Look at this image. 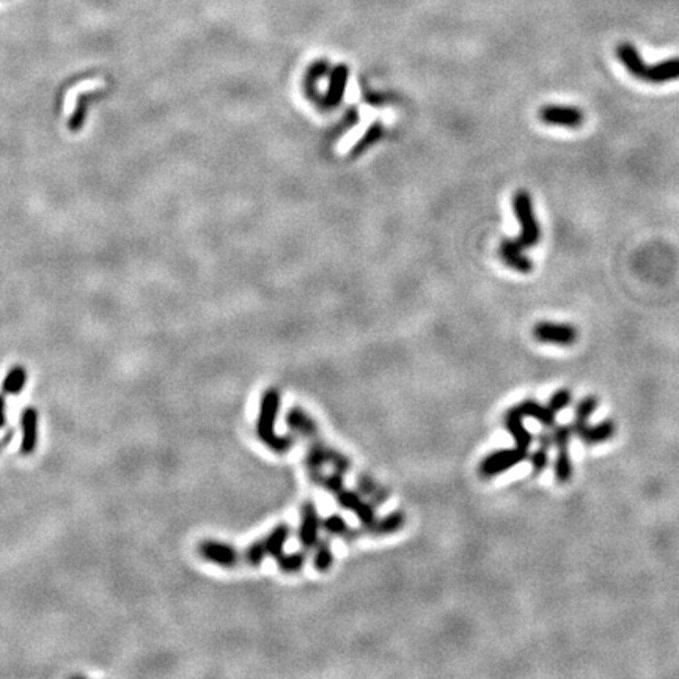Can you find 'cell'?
Returning <instances> with one entry per match:
<instances>
[{
    "instance_id": "19",
    "label": "cell",
    "mask_w": 679,
    "mask_h": 679,
    "mask_svg": "<svg viewBox=\"0 0 679 679\" xmlns=\"http://www.w3.org/2000/svg\"><path fill=\"white\" fill-rule=\"evenodd\" d=\"M679 79V57L662 60L658 65L648 66L645 81L651 83H665Z\"/></svg>"
},
{
    "instance_id": "5",
    "label": "cell",
    "mask_w": 679,
    "mask_h": 679,
    "mask_svg": "<svg viewBox=\"0 0 679 679\" xmlns=\"http://www.w3.org/2000/svg\"><path fill=\"white\" fill-rule=\"evenodd\" d=\"M513 206L517 220L522 227L521 236L514 239L516 246L519 249H530L536 246L539 238H541V231H539V225L535 219V213H533L530 194L525 191L517 192L513 198Z\"/></svg>"
},
{
    "instance_id": "12",
    "label": "cell",
    "mask_w": 679,
    "mask_h": 679,
    "mask_svg": "<svg viewBox=\"0 0 679 679\" xmlns=\"http://www.w3.org/2000/svg\"><path fill=\"white\" fill-rule=\"evenodd\" d=\"M406 524V516L403 513H392L382 519H376L371 524L364 525L362 524L359 528H351L349 539L348 541H354V539L362 538V536H384V535H392V533L401 530Z\"/></svg>"
},
{
    "instance_id": "9",
    "label": "cell",
    "mask_w": 679,
    "mask_h": 679,
    "mask_svg": "<svg viewBox=\"0 0 679 679\" xmlns=\"http://www.w3.org/2000/svg\"><path fill=\"white\" fill-rule=\"evenodd\" d=\"M539 120L545 125L550 126H561V127H570V129H576V127H581L583 121H585V115L581 109L572 107V105H544L543 109H539Z\"/></svg>"
},
{
    "instance_id": "16",
    "label": "cell",
    "mask_w": 679,
    "mask_h": 679,
    "mask_svg": "<svg viewBox=\"0 0 679 679\" xmlns=\"http://www.w3.org/2000/svg\"><path fill=\"white\" fill-rule=\"evenodd\" d=\"M616 55L620 59V62L625 65V68L631 72L634 77L637 79L645 81L648 72V65L645 63V60L642 59V55L638 54L636 46L629 43H623L616 48Z\"/></svg>"
},
{
    "instance_id": "24",
    "label": "cell",
    "mask_w": 679,
    "mask_h": 679,
    "mask_svg": "<svg viewBox=\"0 0 679 679\" xmlns=\"http://www.w3.org/2000/svg\"><path fill=\"white\" fill-rule=\"evenodd\" d=\"M321 527L324 528L326 533H329V535H332V536H340V538L346 539V541H348L349 533H351V527L348 525V522L344 521L342 516L332 514L329 517H326L324 521H321Z\"/></svg>"
},
{
    "instance_id": "21",
    "label": "cell",
    "mask_w": 679,
    "mask_h": 679,
    "mask_svg": "<svg viewBox=\"0 0 679 679\" xmlns=\"http://www.w3.org/2000/svg\"><path fill=\"white\" fill-rule=\"evenodd\" d=\"M598 398L593 397V395H588V397L582 398L581 401L577 403L576 410H574V420H572L571 426L572 431H574V436H577L583 428L589 425V419H592L594 412L598 409Z\"/></svg>"
},
{
    "instance_id": "27",
    "label": "cell",
    "mask_w": 679,
    "mask_h": 679,
    "mask_svg": "<svg viewBox=\"0 0 679 679\" xmlns=\"http://www.w3.org/2000/svg\"><path fill=\"white\" fill-rule=\"evenodd\" d=\"M571 403H572V392L570 388H560V390H556L552 397H550L547 406L555 412V414H558V412L566 409Z\"/></svg>"
},
{
    "instance_id": "7",
    "label": "cell",
    "mask_w": 679,
    "mask_h": 679,
    "mask_svg": "<svg viewBox=\"0 0 679 679\" xmlns=\"http://www.w3.org/2000/svg\"><path fill=\"white\" fill-rule=\"evenodd\" d=\"M525 459H528V452L519 448H505V450H497L491 455H488L486 458L481 461L480 464V474L484 478H492L495 475L503 474V472L513 469L517 464L524 463Z\"/></svg>"
},
{
    "instance_id": "18",
    "label": "cell",
    "mask_w": 679,
    "mask_h": 679,
    "mask_svg": "<svg viewBox=\"0 0 679 679\" xmlns=\"http://www.w3.org/2000/svg\"><path fill=\"white\" fill-rule=\"evenodd\" d=\"M554 447V439H552V431L550 428H545V431H543L538 436V447L535 452H533L528 459H530L533 474H543L545 470V467L549 464V450Z\"/></svg>"
},
{
    "instance_id": "11",
    "label": "cell",
    "mask_w": 679,
    "mask_h": 679,
    "mask_svg": "<svg viewBox=\"0 0 679 679\" xmlns=\"http://www.w3.org/2000/svg\"><path fill=\"white\" fill-rule=\"evenodd\" d=\"M198 554L203 560L222 567H239V550L231 544L213 541H206L198 544Z\"/></svg>"
},
{
    "instance_id": "6",
    "label": "cell",
    "mask_w": 679,
    "mask_h": 679,
    "mask_svg": "<svg viewBox=\"0 0 679 679\" xmlns=\"http://www.w3.org/2000/svg\"><path fill=\"white\" fill-rule=\"evenodd\" d=\"M550 431H552L554 447L558 452L554 463L555 480L560 484H566L571 481L572 472H574L570 453V443L572 436H574V431H572L571 425H555L554 428H550Z\"/></svg>"
},
{
    "instance_id": "10",
    "label": "cell",
    "mask_w": 679,
    "mask_h": 679,
    "mask_svg": "<svg viewBox=\"0 0 679 679\" xmlns=\"http://www.w3.org/2000/svg\"><path fill=\"white\" fill-rule=\"evenodd\" d=\"M321 519L313 502H305L300 508V524L297 530L299 543L304 550L313 549L320 539Z\"/></svg>"
},
{
    "instance_id": "2",
    "label": "cell",
    "mask_w": 679,
    "mask_h": 679,
    "mask_svg": "<svg viewBox=\"0 0 679 679\" xmlns=\"http://www.w3.org/2000/svg\"><path fill=\"white\" fill-rule=\"evenodd\" d=\"M280 410V393L275 388H268L261 395L257 432L260 441L275 453H286L294 447V437L280 436L275 432V421Z\"/></svg>"
},
{
    "instance_id": "8",
    "label": "cell",
    "mask_w": 679,
    "mask_h": 679,
    "mask_svg": "<svg viewBox=\"0 0 679 679\" xmlns=\"http://www.w3.org/2000/svg\"><path fill=\"white\" fill-rule=\"evenodd\" d=\"M533 335L538 342L545 344H555V346H571L577 342V329L572 324H563V322L543 321L538 322L533 329Z\"/></svg>"
},
{
    "instance_id": "1",
    "label": "cell",
    "mask_w": 679,
    "mask_h": 679,
    "mask_svg": "<svg viewBox=\"0 0 679 679\" xmlns=\"http://www.w3.org/2000/svg\"><path fill=\"white\" fill-rule=\"evenodd\" d=\"M286 423L291 430L300 432L309 441V455L305 458L309 474L320 472L324 464L335 467V472L342 475L348 474L351 470V461L343 453L337 452L322 441L318 430H316L315 421L302 409L294 408L289 410Z\"/></svg>"
},
{
    "instance_id": "26",
    "label": "cell",
    "mask_w": 679,
    "mask_h": 679,
    "mask_svg": "<svg viewBox=\"0 0 679 679\" xmlns=\"http://www.w3.org/2000/svg\"><path fill=\"white\" fill-rule=\"evenodd\" d=\"M359 489L362 494H365L366 497H370L373 502L376 503H384L387 500V492L377 486L376 483H373L368 477H360L357 480Z\"/></svg>"
},
{
    "instance_id": "25",
    "label": "cell",
    "mask_w": 679,
    "mask_h": 679,
    "mask_svg": "<svg viewBox=\"0 0 679 679\" xmlns=\"http://www.w3.org/2000/svg\"><path fill=\"white\" fill-rule=\"evenodd\" d=\"M307 550H302V552H294L289 555H283L280 560H278V566L283 572L286 574H294V572H299L302 567L307 563Z\"/></svg>"
},
{
    "instance_id": "15",
    "label": "cell",
    "mask_w": 679,
    "mask_h": 679,
    "mask_svg": "<svg viewBox=\"0 0 679 679\" xmlns=\"http://www.w3.org/2000/svg\"><path fill=\"white\" fill-rule=\"evenodd\" d=\"M514 409L524 417L538 421L544 428H554L556 425V414L547 404H541L536 399H524V401L514 406Z\"/></svg>"
},
{
    "instance_id": "28",
    "label": "cell",
    "mask_w": 679,
    "mask_h": 679,
    "mask_svg": "<svg viewBox=\"0 0 679 679\" xmlns=\"http://www.w3.org/2000/svg\"><path fill=\"white\" fill-rule=\"evenodd\" d=\"M5 423H7V398L0 393V430H3Z\"/></svg>"
},
{
    "instance_id": "3",
    "label": "cell",
    "mask_w": 679,
    "mask_h": 679,
    "mask_svg": "<svg viewBox=\"0 0 679 679\" xmlns=\"http://www.w3.org/2000/svg\"><path fill=\"white\" fill-rule=\"evenodd\" d=\"M310 478L318 484V486L324 488L327 492H331L333 497L337 499V502L342 508L348 510L351 513L357 516V519L364 525L371 524V522L376 521V513L373 505H370L366 500L362 499V495L359 492L351 491V489L344 486L342 474L333 472L332 475H324L322 474V470H320L310 474Z\"/></svg>"
},
{
    "instance_id": "13",
    "label": "cell",
    "mask_w": 679,
    "mask_h": 679,
    "mask_svg": "<svg viewBox=\"0 0 679 679\" xmlns=\"http://www.w3.org/2000/svg\"><path fill=\"white\" fill-rule=\"evenodd\" d=\"M38 410L35 408H25L21 414V447L22 456H30L35 453L38 445Z\"/></svg>"
},
{
    "instance_id": "20",
    "label": "cell",
    "mask_w": 679,
    "mask_h": 679,
    "mask_svg": "<svg viewBox=\"0 0 679 679\" xmlns=\"http://www.w3.org/2000/svg\"><path fill=\"white\" fill-rule=\"evenodd\" d=\"M521 250L522 249L516 246L514 239L513 241H505L500 246V257H502V260L510 268H513L517 272H522V274H527V272L533 269V264L530 260L521 253Z\"/></svg>"
},
{
    "instance_id": "22",
    "label": "cell",
    "mask_w": 679,
    "mask_h": 679,
    "mask_svg": "<svg viewBox=\"0 0 679 679\" xmlns=\"http://www.w3.org/2000/svg\"><path fill=\"white\" fill-rule=\"evenodd\" d=\"M25 384H27V370L24 366L16 365L7 373V376H5L2 384V393L5 397H7V395H10V397H16V395H19L22 392Z\"/></svg>"
},
{
    "instance_id": "14",
    "label": "cell",
    "mask_w": 679,
    "mask_h": 679,
    "mask_svg": "<svg viewBox=\"0 0 679 679\" xmlns=\"http://www.w3.org/2000/svg\"><path fill=\"white\" fill-rule=\"evenodd\" d=\"M505 426L506 431H508L511 434V437L514 439V447L524 450V452H528L533 443V434L525 428L524 417H522L514 408H511L508 412H506Z\"/></svg>"
},
{
    "instance_id": "4",
    "label": "cell",
    "mask_w": 679,
    "mask_h": 679,
    "mask_svg": "<svg viewBox=\"0 0 679 679\" xmlns=\"http://www.w3.org/2000/svg\"><path fill=\"white\" fill-rule=\"evenodd\" d=\"M289 533H291L289 532V527L285 524H280L277 525L271 533H268L263 539H260V541L249 545L247 549L239 550V566L242 565L253 566V567L260 566L263 563V560L268 558V556L278 561L283 555H285L283 549H285Z\"/></svg>"
},
{
    "instance_id": "23",
    "label": "cell",
    "mask_w": 679,
    "mask_h": 679,
    "mask_svg": "<svg viewBox=\"0 0 679 679\" xmlns=\"http://www.w3.org/2000/svg\"><path fill=\"white\" fill-rule=\"evenodd\" d=\"M333 563V552L329 539H318L315 545L313 567L318 572H327Z\"/></svg>"
},
{
    "instance_id": "29",
    "label": "cell",
    "mask_w": 679,
    "mask_h": 679,
    "mask_svg": "<svg viewBox=\"0 0 679 679\" xmlns=\"http://www.w3.org/2000/svg\"><path fill=\"white\" fill-rule=\"evenodd\" d=\"M13 437H14V431H13V430H8L7 432L3 434L2 437H0V453H2L3 450L8 447L10 442L13 441Z\"/></svg>"
},
{
    "instance_id": "17",
    "label": "cell",
    "mask_w": 679,
    "mask_h": 679,
    "mask_svg": "<svg viewBox=\"0 0 679 679\" xmlns=\"http://www.w3.org/2000/svg\"><path fill=\"white\" fill-rule=\"evenodd\" d=\"M616 434V425L612 420L599 421L596 425H588L577 434L585 445H599L609 442Z\"/></svg>"
}]
</instances>
